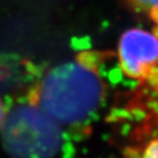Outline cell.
Wrapping results in <instances>:
<instances>
[{
	"mask_svg": "<svg viewBox=\"0 0 158 158\" xmlns=\"http://www.w3.org/2000/svg\"><path fill=\"white\" fill-rule=\"evenodd\" d=\"M1 132L4 149L14 158H53L61 147L60 124L36 105L7 113Z\"/></svg>",
	"mask_w": 158,
	"mask_h": 158,
	"instance_id": "obj_2",
	"label": "cell"
},
{
	"mask_svg": "<svg viewBox=\"0 0 158 158\" xmlns=\"http://www.w3.org/2000/svg\"><path fill=\"white\" fill-rule=\"evenodd\" d=\"M6 116H7V112H6L5 105H4V103H3V101L0 99V131H1L3 123L5 121Z\"/></svg>",
	"mask_w": 158,
	"mask_h": 158,
	"instance_id": "obj_6",
	"label": "cell"
},
{
	"mask_svg": "<svg viewBox=\"0 0 158 158\" xmlns=\"http://www.w3.org/2000/svg\"><path fill=\"white\" fill-rule=\"evenodd\" d=\"M118 62L126 77L146 79L158 68V32L131 28L118 42Z\"/></svg>",
	"mask_w": 158,
	"mask_h": 158,
	"instance_id": "obj_3",
	"label": "cell"
},
{
	"mask_svg": "<svg viewBox=\"0 0 158 158\" xmlns=\"http://www.w3.org/2000/svg\"><path fill=\"white\" fill-rule=\"evenodd\" d=\"M132 9L148 15L158 25V0H124Z\"/></svg>",
	"mask_w": 158,
	"mask_h": 158,
	"instance_id": "obj_4",
	"label": "cell"
},
{
	"mask_svg": "<svg viewBox=\"0 0 158 158\" xmlns=\"http://www.w3.org/2000/svg\"><path fill=\"white\" fill-rule=\"evenodd\" d=\"M141 158H158V137L148 143Z\"/></svg>",
	"mask_w": 158,
	"mask_h": 158,
	"instance_id": "obj_5",
	"label": "cell"
},
{
	"mask_svg": "<svg viewBox=\"0 0 158 158\" xmlns=\"http://www.w3.org/2000/svg\"><path fill=\"white\" fill-rule=\"evenodd\" d=\"M104 84L96 69L76 60L50 69L36 89V106L59 124L85 120L98 109Z\"/></svg>",
	"mask_w": 158,
	"mask_h": 158,
	"instance_id": "obj_1",
	"label": "cell"
}]
</instances>
